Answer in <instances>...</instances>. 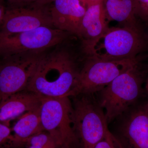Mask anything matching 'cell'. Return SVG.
I'll return each instance as SVG.
<instances>
[{"label":"cell","instance_id":"16","mask_svg":"<svg viewBox=\"0 0 148 148\" xmlns=\"http://www.w3.org/2000/svg\"><path fill=\"white\" fill-rule=\"evenodd\" d=\"M22 146H38L42 148L58 147L52 137L45 131L36 134L25 140L21 143L20 147Z\"/></svg>","mask_w":148,"mask_h":148},{"label":"cell","instance_id":"26","mask_svg":"<svg viewBox=\"0 0 148 148\" xmlns=\"http://www.w3.org/2000/svg\"><path fill=\"white\" fill-rule=\"evenodd\" d=\"M147 40H148V35L147 36Z\"/></svg>","mask_w":148,"mask_h":148},{"label":"cell","instance_id":"2","mask_svg":"<svg viewBox=\"0 0 148 148\" xmlns=\"http://www.w3.org/2000/svg\"><path fill=\"white\" fill-rule=\"evenodd\" d=\"M147 72L138 61L99 92L98 101L108 124L142 101Z\"/></svg>","mask_w":148,"mask_h":148},{"label":"cell","instance_id":"17","mask_svg":"<svg viewBox=\"0 0 148 148\" xmlns=\"http://www.w3.org/2000/svg\"><path fill=\"white\" fill-rule=\"evenodd\" d=\"M135 6L138 20L148 23V0H135Z\"/></svg>","mask_w":148,"mask_h":148},{"label":"cell","instance_id":"6","mask_svg":"<svg viewBox=\"0 0 148 148\" xmlns=\"http://www.w3.org/2000/svg\"><path fill=\"white\" fill-rule=\"evenodd\" d=\"M73 35L54 27H42L12 35L0 34V58L46 52L70 39Z\"/></svg>","mask_w":148,"mask_h":148},{"label":"cell","instance_id":"25","mask_svg":"<svg viewBox=\"0 0 148 148\" xmlns=\"http://www.w3.org/2000/svg\"><path fill=\"white\" fill-rule=\"evenodd\" d=\"M0 1H3V2H5V1H8V0H0Z\"/></svg>","mask_w":148,"mask_h":148},{"label":"cell","instance_id":"12","mask_svg":"<svg viewBox=\"0 0 148 148\" xmlns=\"http://www.w3.org/2000/svg\"><path fill=\"white\" fill-rule=\"evenodd\" d=\"M109 27L103 1L91 4L86 8L78 38L84 47H88Z\"/></svg>","mask_w":148,"mask_h":148},{"label":"cell","instance_id":"1","mask_svg":"<svg viewBox=\"0 0 148 148\" xmlns=\"http://www.w3.org/2000/svg\"><path fill=\"white\" fill-rule=\"evenodd\" d=\"M69 40L44 54L26 90L42 97H68L76 84L80 62L88 55L83 49L77 53L67 44Z\"/></svg>","mask_w":148,"mask_h":148},{"label":"cell","instance_id":"14","mask_svg":"<svg viewBox=\"0 0 148 148\" xmlns=\"http://www.w3.org/2000/svg\"><path fill=\"white\" fill-rule=\"evenodd\" d=\"M13 138L5 147H19L22 142L33 135L43 131L40 117V106L18 117L12 129Z\"/></svg>","mask_w":148,"mask_h":148},{"label":"cell","instance_id":"10","mask_svg":"<svg viewBox=\"0 0 148 148\" xmlns=\"http://www.w3.org/2000/svg\"><path fill=\"white\" fill-rule=\"evenodd\" d=\"M50 5H5V13L0 25V34L8 36L28 32L39 27H53L50 15Z\"/></svg>","mask_w":148,"mask_h":148},{"label":"cell","instance_id":"9","mask_svg":"<svg viewBox=\"0 0 148 148\" xmlns=\"http://www.w3.org/2000/svg\"><path fill=\"white\" fill-rule=\"evenodd\" d=\"M112 133L121 148H148V105L141 101L116 119Z\"/></svg>","mask_w":148,"mask_h":148},{"label":"cell","instance_id":"18","mask_svg":"<svg viewBox=\"0 0 148 148\" xmlns=\"http://www.w3.org/2000/svg\"><path fill=\"white\" fill-rule=\"evenodd\" d=\"M56 0H8L6 5L10 6H44L51 4Z\"/></svg>","mask_w":148,"mask_h":148},{"label":"cell","instance_id":"8","mask_svg":"<svg viewBox=\"0 0 148 148\" xmlns=\"http://www.w3.org/2000/svg\"><path fill=\"white\" fill-rule=\"evenodd\" d=\"M46 52L0 58V102L26 90L40 60Z\"/></svg>","mask_w":148,"mask_h":148},{"label":"cell","instance_id":"20","mask_svg":"<svg viewBox=\"0 0 148 148\" xmlns=\"http://www.w3.org/2000/svg\"><path fill=\"white\" fill-rule=\"evenodd\" d=\"M94 148H121L111 132Z\"/></svg>","mask_w":148,"mask_h":148},{"label":"cell","instance_id":"28","mask_svg":"<svg viewBox=\"0 0 148 148\" xmlns=\"http://www.w3.org/2000/svg\"><path fill=\"white\" fill-rule=\"evenodd\" d=\"M147 104H148V101H147Z\"/></svg>","mask_w":148,"mask_h":148},{"label":"cell","instance_id":"5","mask_svg":"<svg viewBox=\"0 0 148 148\" xmlns=\"http://www.w3.org/2000/svg\"><path fill=\"white\" fill-rule=\"evenodd\" d=\"M141 60L139 56L129 60L109 61L88 55L80 71L76 84L68 97L100 92L118 76Z\"/></svg>","mask_w":148,"mask_h":148},{"label":"cell","instance_id":"22","mask_svg":"<svg viewBox=\"0 0 148 148\" xmlns=\"http://www.w3.org/2000/svg\"><path fill=\"white\" fill-rule=\"evenodd\" d=\"M104 0H80L82 5L86 8L88 6L90 5L91 4L98 2L103 1Z\"/></svg>","mask_w":148,"mask_h":148},{"label":"cell","instance_id":"11","mask_svg":"<svg viewBox=\"0 0 148 148\" xmlns=\"http://www.w3.org/2000/svg\"><path fill=\"white\" fill-rule=\"evenodd\" d=\"M86 10L80 0H56L50 7L53 27L78 38Z\"/></svg>","mask_w":148,"mask_h":148},{"label":"cell","instance_id":"7","mask_svg":"<svg viewBox=\"0 0 148 148\" xmlns=\"http://www.w3.org/2000/svg\"><path fill=\"white\" fill-rule=\"evenodd\" d=\"M72 107L69 97H42L40 117L45 130L58 147H71L77 140L72 120Z\"/></svg>","mask_w":148,"mask_h":148},{"label":"cell","instance_id":"13","mask_svg":"<svg viewBox=\"0 0 148 148\" xmlns=\"http://www.w3.org/2000/svg\"><path fill=\"white\" fill-rule=\"evenodd\" d=\"M42 98L27 90L9 96L0 102V123L9 125L11 121L39 107Z\"/></svg>","mask_w":148,"mask_h":148},{"label":"cell","instance_id":"24","mask_svg":"<svg viewBox=\"0 0 148 148\" xmlns=\"http://www.w3.org/2000/svg\"><path fill=\"white\" fill-rule=\"evenodd\" d=\"M58 148H71V147H67V146H62V147H58Z\"/></svg>","mask_w":148,"mask_h":148},{"label":"cell","instance_id":"23","mask_svg":"<svg viewBox=\"0 0 148 148\" xmlns=\"http://www.w3.org/2000/svg\"><path fill=\"white\" fill-rule=\"evenodd\" d=\"M27 148H42L38 146H30L27 147Z\"/></svg>","mask_w":148,"mask_h":148},{"label":"cell","instance_id":"21","mask_svg":"<svg viewBox=\"0 0 148 148\" xmlns=\"http://www.w3.org/2000/svg\"><path fill=\"white\" fill-rule=\"evenodd\" d=\"M5 3L4 2L0 1V25L2 22L5 13Z\"/></svg>","mask_w":148,"mask_h":148},{"label":"cell","instance_id":"4","mask_svg":"<svg viewBox=\"0 0 148 148\" xmlns=\"http://www.w3.org/2000/svg\"><path fill=\"white\" fill-rule=\"evenodd\" d=\"M94 94L77 95L72 111L73 126L82 148H94L110 132L104 110Z\"/></svg>","mask_w":148,"mask_h":148},{"label":"cell","instance_id":"3","mask_svg":"<svg viewBox=\"0 0 148 148\" xmlns=\"http://www.w3.org/2000/svg\"><path fill=\"white\" fill-rule=\"evenodd\" d=\"M148 45L144 29L120 27H109L90 46L82 47L99 59L119 61L138 58Z\"/></svg>","mask_w":148,"mask_h":148},{"label":"cell","instance_id":"27","mask_svg":"<svg viewBox=\"0 0 148 148\" xmlns=\"http://www.w3.org/2000/svg\"><path fill=\"white\" fill-rule=\"evenodd\" d=\"M147 89H148V84H147Z\"/></svg>","mask_w":148,"mask_h":148},{"label":"cell","instance_id":"15","mask_svg":"<svg viewBox=\"0 0 148 148\" xmlns=\"http://www.w3.org/2000/svg\"><path fill=\"white\" fill-rule=\"evenodd\" d=\"M108 22L116 21L121 27L143 29L135 14V0H104Z\"/></svg>","mask_w":148,"mask_h":148},{"label":"cell","instance_id":"19","mask_svg":"<svg viewBox=\"0 0 148 148\" xmlns=\"http://www.w3.org/2000/svg\"><path fill=\"white\" fill-rule=\"evenodd\" d=\"M9 125L0 123V147L5 146L12 140L13 135Z\"/></svg>","mask_w":148,"mask_h":148}]
</instances>
